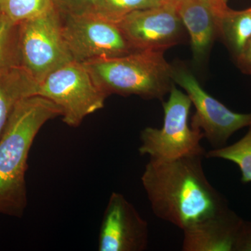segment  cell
Returning a JSON list of instances; mask_svg holds the SVG:
<instances>
[{"label":"cell","mask_w":251,"mask_h":251,"mask_svg":"<svg viewBox=\"0 0 251 251\" xmlns=\"http://www.w3.org/2000/svg\"><path fill=\"white\" fill-rule=\"evenodd\" d=\"M204 156L150 159L142 175V184L154 215L182 231L229 208L226 198L206 177Z\"/></svg>","instance_id":"6da1fadb"},{"label":"cell","mask_w":251,"mask_h":251,"mask_svg":"<svg viewBox=\"0 0 251 251\" xmlns=\"http://www.w3.org/2000/svg\"><path fill=\"white\" fill-rule=\"evenodd\" d=\"M62 112L41 96L23 99L15 107L0 138V214L21 217L27 205L28 156L44 125Z\"/></svg>","instance_id":"7a4b0ae2"},{"label":"cell","mask_w":251,"mask_h":251,"mask_svg":"<svg viewBox=\"0 0 251 251\" xmlns=\"http://www.w3.org/2000/svg\"><path fill=\"white\" fill-rule=\"evenodd\" d=\"M96 85L106 94L162 99L173 87V66L164 51L138 50L121 57L82 63Z\"/></svg>","instance_id":"3957f363"},{"label":"cell","mask_w":251,"mask_h":251,"mask_svg":"<svg viewBox=\"0 0 251 251\" xmlns=\"http://www.w3.org/2000/svg\"><path fill=\"white\" fill-rule=\"evenodd\" d=\"M191 99L174 85L169 98L163 103L164 122L161 128L147 127L140 133L138 151L156 161H171L190 155L204 154L201 145L204 138L201 130L188 124Z\"/></svg>","instance_id":"277c9868"},{"label":"cell","mask_w":251,"mask_h":251,"mask_svg":"<svg viewBox=\"0 0 251 251\" xmlns=\"http://www.w3.org/2000/svg\"><path fill=\"white\" fill-rule=\"evenodd\" d=\"M36 94L57 105L63 122L70 127L79 126L86 117L103 108L108 98L85 65L76 61L49 74L38 84Z\"/></svg>","instance_id":"5b68a950"},{"label":"cell","mask_w":251,"mask_h":251,"mask_svg":"<svg viewBox=\"0 0 251 251\" xmlns=\"http://www.w3.org/2000/svg\"><path fill=\"white\" fill-rule=\"evenodd\" d=\"M21 67L38 82L74 60L55 9L18 24Z\"/></svg>","instance_id":"8992f818"},{"label":"cell","mask_w":251,"mask_h":251,"mask_svg":"<svg viewBox=\"0 0 251 251\" xmlns=\"http://www.w3.org/2000/svg\"><path fill=\"white\" fill-rule=\"evenodd\" d=\"M62 16V32L73 59L84 63L136 52L117 23L97 13Z\"/></svg>","instance_id":"52a82bcc"},{"label":"cell","mask_w":251,"mask_h":251,"mask_svg":"<svg viewBox=\"0 0 251 251\" xmlns=\"http://www.w3.org/2000/svg\"><path fill=\"white\" fill-rule=\"evenodd\" d=\"M173 82L186 91L196 108L191 126L201 130L213 149L224 148L232 135L251 125V112L238 113L203 90L196 77L184 68L173 67Z\"/></svg>","instance_id":"ba28073f"},{"label":"cell","mask_w":251,"mask_h":251,"mask_svg":"<svg viewBox=\"0 0 251 251\" xmlns=\"http://www.w3.org/2000/svg\"><path fill=\"white\" fill-rule=\"evenodd\" d=\"M176 0L130 13L117 23L135 50L166 51L179 44L184 25L177 13Z\"/></svg>","instance_id":"9c48e42d"},{"label":"cell","mask_w":251,"mask_h":251,"mask_svg":"<svg viewBox=\"0 0 251 251\" xmlns=\"http://www.w3.org/2000/svg\"><path fill=\"white\" fill-rule=\"evenodd\" d=\"M149 245V226L124 195H110L99 229V251H144Z\"/></svg>","instance_id":"30bf717a"},{"label":"cell","mask_w":251,"mask_h":251,"mask_svg":"<svg viewBox=\"0 0 251 251\" xmlns=\"http://www.w3.org/2000/svg\"><path fill=\"white\" fill-rule=\"evenodd\" d=\"M244 220L229 208L183 231V251H234Z\"/></svg>","instance_id":"8fae6325"},{"label":"cell","mask_w":251,"mask_h":251,"mask_svg":"<svg viewBox=\"0 0 251 251\" xmlns=\"http://www.w3.org/2000/svg\"><path fill=\"white\" fill-rule=\"evenodd\" d=\"M176 6L191 37L193 58L201 62L219 34L221 16L209 0H176Z\"/></svg>","instance_id":"7c38bea8"},{"label":"cell","mask_w":251,"mask_h":251,"mask_svg":"<svg viewBox=\"0 0 251 251\" xmlns=\"http://www.w3.org/2000/svg\"><path fill=\"white\" fill-rule=\"evenodd\" d=\"M37 88L38 82L21 66L0 76V138L16 105L36 95Z\"/></svg>","instance_id":"4fadbf2b"},{"label":"cell","mask_w":251,"mask_h":251,"mask_svg":"<svg viewBox=\"0 0 251 251\" xmlns=\"http://www.w3.org/2000/svg\"><path fill=\"white\" fill-rule=\"evenodd\" d=\"M219 34L235 58L239 55L251 39V12L249 9L234 11L229 9L221 19Z\"/></svg>","instance_id":"5bb4252c"},{"label":"cell","mask_w":251,"mask_h":251,"mask_svg":"<svg viewBox=\"0 0 251 251\" xmlns=\"http://www.w3.org/2000/svg\"><path fill=\"white\" fill-rule=\"evenodd\" d=\"M205 157L232 162L240 170L242 182H251V125L240 140L224 148L212 149L206 152Z\"/></svg>","instance_id":"9a60e30c"},{"label":"cell","mask_w":251,"mask_h":251,"mask_svg":"<svg viewBox=\"0 0 251 251\" xmlns=\"http://www.w3.org/2000/svg\"><path fill=\"white\" fill-rule=\"evenodd\" d=\"M20 66L18 24L0 14V76Z\"/></svg>","instance_id":"2e32d148"},{"label":"cell","mask_w":251,"mask_h":251,"mask_svg":"<svg viewBox=\"0 0 251 251\" xmlns=\"http://www.w3.org/2000/svg\"><path fill=\"white\" fill-rule=\"evenodd\" d=\"M54 9L52 0H0V14L19 24Z\"/></svg>","instance_id":"e0dca14e"},{"label":"cell","mask_w":251,"mask_h":251,"mask_svg":"<svg viewBox=\"0 0 251 251\" xmlns=\"http://www.w3.org/2000/svg\"><path fill=\"white\" fill-rule=\"evenodd\" d=\"M162 2L161 0H97L95 13L112 22L118 23L130 13L155 7Z\"/></svg>","instance_id":"ac0fdd59"},{"label":"cell","mask_w":251,"mask_h":251,"mask_svg":"<svg viewBox=\"0 0 251 251\" xmlns=\"http://www.w3.org/2000/svg\"><path fill=\"white\" fill-rule=\"evenodd\" d=\"M61 16L95 12L97 0H52Z\"/></svg>","instance_id":"d6986e66"},{"label":"cell","mask_w":251,"mask_h":251,"mask_svg":"<svg viewBox=\"0 0 251 251\" xmlns=\"http://www.w3.org/2000/svg\"><path fill=\"white\" fill-rule=\"evenodd\" d=\"M234 251H251V221H243Z\"/></svg>","instance_id":"ffe728a7"},{"label":"cell","mask_w":251,"mask_h":251,"mask_svg":"<svg viewBox=\"0 0 251 251\" xmlns=\"http://www.w3.org/2000/svg\"><path fill=\"white\" fill-rule=\"evenodd\" d=\"M239 69L243 72L251 74V39L242 53L236 58Z\"/></svg>","instance_id":"44dd1931"},{"label":"cell","mask_w":251,"mask_h":251,"mask_svg":"<svg viewBox=\"0 0 251 251\" xmlns=\"http://www.w3.org/2000/svg\"><path fill=\"white\" fill-rule=\"evenodd\" d=\"M161 1H171V0H161Z\"/></svg>","instance_id":"7402d4cb"},{"label":"cell","mask_w":251,"mask_h":251,"mask_svg":"<svg viewBox=\"0 0 251 251\" xmlns=\"http://www.w3.org/2000/svg\"><path fill=\"white\" fill-rule=\"evenodd\" d=\"M249 10H250L251 12V7L249 8Z\"/></svg>","instance_id":"603a6c76"},{"label":"cell","mask_w":251,"mask_h":251,"mask_svg":"<svg viewBox=\"0 0 251 251\" xmlns=\"http://www.w3.org/2000/svg\"><path fill=\"white\" fill-rule=\"evenodd\" d=\"M224 1H226V2H227V0H224Z\"/></svg>","instance_id":"cb8c5ba5"}]
</instances>
